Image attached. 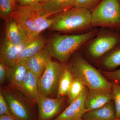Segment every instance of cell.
<instances>
[{
  "mask_svg": "<svg viewBox=\"0 0 120 120\" xmlns=\"http://www.w3.org/2000/svg\"><path fill=\"white\" fill-rule=\"evenodd\" d=\"M11 18L25 31L30 41L43 31L51 28L53 22V17H49L43 11L40 2L23 7L17 5Z\"/></svg>",
  "mask_w": 120,
  "mask_h": 120,
  "instance_id": "obj_1",
  "label": "cell"
},
{
  "mask_svg": "<svg viewBox=\"0 0 120 120\" xmlns=\"http://www.w3.org/2000/svg\"><path fill=\"white\" fill-rule=\"evenodd\" d=\"M99 30L95 27L80 34L56 35L50 39L46 47L50 56L61 64H65L71 56L95 36Z\"/></svg>",
  "mask_w": 120,
  "mask_h": 120,
  "instance_id": "obj_2",
  "label": "cell"
},
{
  "mask_svg": "<svg viewBox=\"0 0 120 120\" xmlns=\"http://www.w3.org/2000/svg\"><path fill=\"white\" fill-rule=\"evenodd\" d=\"M51 29L62 33H84L93 28L91 26V11L72 8L53 16Z\"/></svg>",
  "mask_w": 120,
  "mask_h": 120,
  "instance_id": "obj_3",
  "label": "cell"
},
{
  "mask_svg": "<svg viewBox=\"0 0 120 120\" xmlns=\"http://www.w3.org/2000/svg\"><path fill=\"white\" fill-rule=\"evenodd\" d=\"M68 66L74 77L83 82L89 90L112 89V83L79 53L75 52Z\"/></svg>",
  "mask_w": 120,
  "mask_h": 120,
  "instance_id": "obj_4",
  "label": "cell"
},
{
  "mask_svg": "<svg viewBox=\"0 0 120 120\" xmlns=\"http://www.w3.org/2000/svg\"><path fill=\"white\" fill-rule=\"evenodd\" d=\"M120 44V30L101 28L82 48L89 57L98 62Z\"/></svg>",
  "mask_w": 120,
  "mask_h": 120,
  "instance_id": "obj_5",
  "label": "cell"
},
{
  "mask_svg": "<svg viewBox=\"0 0 120 120\" xmlns=\"http://www.w3.org/2000/svg\"><path fill=\"white\" fill-rule=\"evenodd\" d=\"M91 26L120 30V0H102L91 11Z\"/></svg>",
  "mask_w": 120,
  "mask_h": 120,
  "instance_id": "obj_6",
  "label": "cell"
},
{
  "mask_svg": "<svg viewBox=\"0 0 120 120\" xmlns=\"http://www.w3.org/2000/svg\"><path fill=\"white\" fill-rule=\"evenodd\" d=\"M11 112L18 120H35L33 103L19 88L10 85L1 89Z\"/></svg>",
  "mask_w": 120,
  "mask_h": 120,
  "instance_id": "obj_7",
  "label": "cell"
},
{
  "mask_svg": "<svg viewBox=\"0 0 120 120\" xmlns=\"http://www.w3.org/2000/svg\"><path fill=\"white\" fill-rule=\"evenodd\" d=\"M64 64L50 60L38 80L41 95L49 97L57 93Z\"/></svg>",
  "mask_w": 120,
  "mask_h": 120,
  "instance_id": "obj_8",
  "label": "cell"
},
{
  "mask_svg": "<svg viewBox=\"0 0 120 120\" xmlns=\"http://www.w3.org/2000/svg\"><path fill=\"white\" fill-rule=\"evenodd\" d=\"M64 101L63 98H52L41 95L37 102L38 109V120H49L60 111Z\"/></svg>",
  "mask_w": 120,
  "mask_h": 120,
  "instance_id": "obj_9",
  "label": "cell"
},
{
  "mask_svg": "<svg viewBox=\"0 0 120 120\" xmlns=\"http://www.w3.org/2000/svg\"><path fill=\"white\" fill-rule=\"evenodd\" d=\"M86 87L79 97L65 109L54 120H79L87 112L85 107V101L88 94Z\"/></svg>",
  "mask_w": 120,
  "mask_h": 120,
  "instance_id": "obj_10",
  "label": "cell"
},
{
  "mask_svg": "<svg viewBox=\"0 0 120 120\" xmlns=\"http://www.w3.org/2000/svg\"><path fill=\"white\" fill-rule=\"evenodd\" d=\"M5 38L11 43L17 46H25L30 41L25 31L11 18L7 22Z\"/></svg>",
  "mask_w": 120,
  "mask_h": 120,
  "instance_id": "obj_11",
  "label": "cell"
},
{
  "mask_svg": "<svg viewBox=\"0 0 120 120\" xmlns=\"http://www.w3.org/2000/svg\"><path fill=\"white\" fill-rule=\"evenodd\" d=\"M113 99L112 89L89 90L85 101L87 112L102 107Z\"/></svg>",
  "mask_w": 120,
  "mask_h": 120,
  "instance_id": "obj_12",
  "label": "cell"
},
{
  "mask_svg": "<svg viewBox=\"0 0 120 120\" xmlns=\"http://www.w3.org/2000/svg\"><path fill=\"white\" fill-rule=\"evenodd\" d=\"M50 56L45 46L38 53L26 60L28 70L38 79L51 60Z\"/></svg>",
  "mask_w": 120,
  "mask_h": 120,
  "instance_id": "obj_13",
  "label": "cell"
},
{
  "mask_svg": "<svg viewBox=\"0 0 120 120\" xmlns=\"http://www.w3.org/2000/svg\"><path fill=\"white\" fill-rule=\"evenodd\" d=\"M24 46H17L10 43L5 37L0 47V60L11 68L17 62Z\"/></svg>",
  "mask_w": 120,
  "mask_h": 120,
  "instance_id": "obj_14",
  "label": "cell"
},
{
  "mask_svg": "<svg viewBox=\"0 0 120 120\" xmlns=\"http://www.w3.org/2000/svg\"><path fill=\"white\" fill-rule=\"evenodd\" d=\"M38 80V79L37 76L28 70L20 89L24 95L34 103H37L41 95Z\"/></svg>",
  "mask_w": 120,
  "mask_h": 120,
  "instance_id": "obj_15",
  "label": "cell"
},
{
  "mask_svg": "<svg viewBox=\"0 0 120 120\" xmlns=\"http://www.w3.org/2000/svg\"><path fill=\"white\" fill-rule=\"evenodd\" d=\"M83 120H115V107L110 101L102 107L86 112L83 115Z\"/></svg>",
  "mask_w": 120,
  "mask_h": 120,
  "instance_id": "obj_16",
  "label": "cell"
},
{
  "mask_svg": "<svg viewBox=\"0 0 120 120\" xmlns=\"http://www.w3.org/2000/svg\"><path fill=\"white\" fill-rule=\"evenodd\" d=\"M75 0H44L41 2L43 11L50 17L74 7Z\"/></svg>",
  "mask_w": 120,
  "mask_h": 120,
  "instance_id": "obj_17",
  "label": "cell"
},
{
  "mask_svg": "<svg viewBox=\"0 0 120 120\" xmlns=\"http://www.w3.org/2000/svg\"><path fill=\"white\" fill-rule=\"evenodd\" d=\"M28 71L26 60L20 61L10 68L8 80L9 85L20 89Z\"/></svg>",
  "mask_w": 120,
  "mask_h": 120,
  "instance_id": "obj_18",
  "label": "cell"
},
{
  "mask_svg": "<svg viewBox=\"0 0 120 120\" xmlns=\"http://www.w3.org/2000/svg\"><path fill=\"white\" fill-rule=\"evenodd\" d=\"M45 42L44 38L40 35L30 42L23 47L17 62L27 60L41 52L45 47Z\"/></svg>",
  "mask_w": 120,
  "mask_h": 120,
  "instance_id": "obj_19",
  "label": "cell"
},
{
  "mask_svg": "<svg viewBox=\"0 0 120 120\" xmlns=\"http://www.w3.org/2000/svg\"><path fill=\"white\" fill-rule=\"evenodd\" d=\"M74 79V75L68 65L66 64L65 63L58 83L57 91V98H63L68 95Z\"/></svg>",
  "mask_w": 120,
  "mask_h": 120,
  "instance_id": "obj_20",
  "label": "cell"
},
{
  "mask_svg": "<svg viewBox=\"0 0 120 120\" xmlns=\"http://www.w3.org/2000/svg\"><path fill=\"white\" fill-rule=\"evenodd\" d=\"M98 64L107 69H113L120 67V44L100 60Z\"/></svg>",
  "mask_w": 120,
  "mask_h": 120,
  "instance_id": "obj_21",
  "label": "cell"
},
{
  "mask_svg": "<svg viewBox=\"0 0 120 120\" xmlns=\"http://www.w3.org/2000/svg\"><path fill=\"white\" fill-rule=\"evenodd\" d=\"M86 87L81 80L77 77H74L68 95L69 103L71 104L76 100Z\"/></svg>",
  "mask_w": 120,
  "mask_h": 120,
  "instance_id": "obj_22",
  "label": "cell"
},
{
  "mask_svg": "<svg viewBox=\"0 0 120 120\" xmlns=\"http://www.w3.org/2000/svg\"><path fill=\"white\" fill-rule=\"evenodd\" d=\"M16 8V4L11 0H0V17L8 22L11 18Z\"/></svg>",
  "mask_w": 120,
  "mask_h": 120,
  "instance_id": "obj_23",
  "label": "cell"
},
{
  "mask_svg": "<svg viewBox=\"0 0 120 120\" xmlns=\"http://www.w3.org/2000/svg\"><path fill=\"white\" fill-rule=\"evenodd\" d=\"M112 90L116 118H120V84L112 83Z\"/></svg>",
  "mask_w": 120,
  "mask_h": 120,
  "instance_id": "obj_24",
  "label": "cell"
},
{
  "mask_svg": "<svg viewBox=\"0 0 120 120\" xmlns=\"http://www.w3.org/2000/svg\"><path fill=\"white\" fill-rule=\"evenodd\" d=\"M102 0H75L74 8L91 11Z\"/></svg>",
  "mask_w": 120,
  "mask_h": 120,
  "instance_id": "obj_25",
  "label": "cell"
},
{
  "mask_svg": "<svg viewBox=\"0 0 120 120\" xmlns=\"http://www.w3.org/2000/svg\"><path fill=\"white\" fill-rule=\"evenodd\" d=\"M101 72L107 80H111L113 83L120 84V68L111 71H101Z\"/></svg>",
  "mask_w": 120,
  "mask_h": 120,
  "instance_id": "obj_26",
  "label": "cell"
},
{
  "mask_svg": "<svg viewBox=\"0 0 120 120\" xmlns=\"http://www.w3.org/2000/svg\"><path fill=\"white\" fill-rule=\"evenodd\" d=\"M10 68L0 60V83L2 84L8 80L10 74Z\"/></svg>",
  "mask_w": 120,
  "mask_h": 120,
  "instance_id": "obj_27",
  "label": "cell"
},
{
  "mask_svg": "<svg viewBox=\"0 0 120 120\" xmlns=\"http://www.w3.org/2000/svg\"><path fill=\"white\" fill-rule=\"evenodd\" d=\"M12 116L8 104L5 99L2 90L0 91V116L2 115Z\"/></svg>",
  "mask_w": 120,
  "mask_h": 120,
  "instance_id": "obj_28",
  "label": "cell"
},
{
  "mask_svg": "<svg viewBox=\"0 0 120 120\" xmlns=\"http://www.w3.org/2000/svg\"><path fill=\"white\" fill-rule=\"evenodd\" d=\"M18 5L21 7L27 6L35 2V0H18Z\"/></svg>",
  "mask_w": 120,
  "mask_h": 120,
  "instance_id": "obj_29",
  "label": "cell"
},
{
  "mask_svg": "<svg viewBox=\"0 0 120 120\" xmlns=\"http://www.w3.org/2000/svg\"><path fill=\"white\" fill-rule=\"evenodd\" d=\"M0 120H18L13 116L10 115H2L0 116Z\"/></svg>",
  "mask_w": 120,
  "mask_h": 120,
  "instance_id": "obj_30",
  "label": "cell"
},
{
  "mask_svg": "<svg viewBox=\"0 0 120 120\" xmlns=\"http://www.w3.org/2000/svg\"><path fill=\"white\" fill-rule=\"evenodd\" d=\"M44 0H35V2H41Z\"/></svg>",
  "mask_w": 120,
  "mask_h": 120,
  "instance_id": "obj_31",
  "label": "cell"
},
{
  "mask_svg": "<svg viewBox=\"0 0 120 120\" xmlns=\"http://www.w3.org/2000/svg\"><path fill=\"white\" fill-rule=\"evenodd\" d=\"M12 1V2H13V3H14V4H16V1H15V0H11Z\"/></svg>",
  "mask_w": 120,
  "mask_h": 120,
  "instance_id": "obj_32",
  "label": "cell"
},
{
  "mask_svg": "<svg viewBox=\"0 0 120 120\" xmlns=\"http://www.w3.org/2000/svg\"><path fill=\"white\" fill-rule=\"evenodd\" d=\"M115 120H120V118H116Z\"/></svg>",
  "mask_w": 120,
  "mask_h": 120,
  "instance_id": "obj_33",
  "label": "cell"
},
{
  "mask_svg": "<svg viewBox=\"0 0 120 120\" xmlns=\"http://www.w3.org/2000/svg\"><path fill=\"white\" fill-rule=\"evenodd\" d=\"M17 1H18V0H15L16 2H17Z\"/></svg>",
  "mask_w": 120,
  "mask_h": 120,
  "instance_id": "obj_34",
  "label": "cell"
},
{
  "mask_svg": "<svg viewBox=\"0 0 120 120\" xmlns=\"http://www.w3.org/2000/svg\"><path fill=\"white\" fill-rule=\"evenodd\" d=\"M82 120V119H80V120Z\"/></svg>",
  "mask_w": 120,
  "mask_h": 120,
  "instance_id": "obj_35",
  "label": "cell"
}]
</instances>
